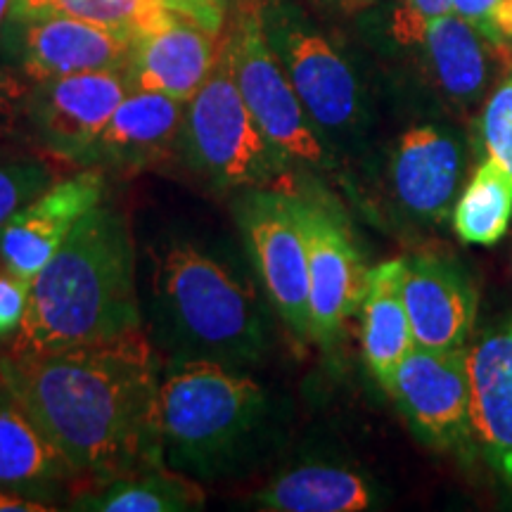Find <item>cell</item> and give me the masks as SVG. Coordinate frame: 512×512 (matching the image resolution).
<instances>
[{
    "instance_id": "1",
    "label": "cell",
    "mask_w": 512,
    "mask_h": 512,
    "mask_svg": "<svg viewBox=\"0 0 512 512\" xmlns=\"http://www.w3.org/2000/svg\"><path fill=\"white\" fill-rule=\"evenodd\" d=\"M0 382L60 448L81 486L166 465L159 427L162 377L143 328L41 354L5 351Z\"/></svg>"
},
{
    "instance_id": "2",
    "label": "cell",
    "mask_w": 512,
    "mask_h": 512,
    "mask_svg": "<svg viewBox=\"0 0 512 512\" xmlns=\"http://www.w3.org/2000/svg\"><path fill=\"white\" fill-rule=\"evenodd\" d=\"M140 328L131 223L124 211L102 202L34 278L8 354L81 347Z\"/></svg>"
},
{
    "instance_id": "3",
    "label": "cell",
    "mask_w": 512,
    "mask_h": 512,
    "mask_svg": "<svg viewBox=\"0 0 512 512\" xmlns=\"http://www.w3.org/2000/svg\"><path fill=\"white\" fill-rule=\"evenodd\" d=\"M259 382L207 358L176 361L159 384L164 463L195 479H219L259 458L271 425Z\"/></svg>"
},
{
    "instance_id": "4",
    "label": "cell",
    "mask_w": 512,
    "mask_h": 512,
    "mask_svg": "<svg viewBox=\"0 0 512 512\" xmlns=\"http://www.w3.org/2000/svg\"><path fill=\"white\" fill-rule=\"evenodd\" d=\"M155 302L176 361L207 358L238 368L264 351V316L252 287L190 242L157 259Z\"/></svg>"
},
{
    "instance_id": "5",
    "label": "cell",
    "mask_w": 512,
    "mask_h": 512,
    "mask_svg": "<svg viewBox=\"0 0 512 512\" xmlns=\"http://www.w3.org/2000/svg\"><path fill=\"white\" fill-rule=\"evenodd\" d=\"M181 152L219 190L275 188L292 159L256 124L221 36L214 69L185 105Z\"/></svg>"
},
{
    "instance_id": "6",
    "label": "cell",
    "mask_w": 512,
    "mask_h": 512,
    "mask_svg": "<svg viewBox=\"0 0 512 512\" xmlns=\"http://www.w3.org/2000/svg\"><path fill=\"white\" fill-rule=\"evenodd\" d=\"M223 43L233 64L235 81L256 124L292 162L328 166L330 155L316 133L309 112L294 91L283 62L266 34L264 12L254 0H242L233 10Z\"/></svg>"
},
{
    "instance_id": "7",
    "label": "cell",
    "mask_w": 512,
    "mask_h": 512,
    "mask_svg": "<svg viewBox=\"0 0 512 512\" xmlns=\"http://www.w3.org/2000/svg\"><path fill=\"white\" fill-rule=\"evenodd\" d=\"M238 223L275 311L299 339H311L309 252L297 195L280 188L245 190Z\"/></svg>"
},
{
    "instance_id": "8",
    "label": "cell",
    "mask_w": 512,
    "mask_h": 512,
    "mask_svg": "<svg viewBox=\"0 0 512 512\" xmlns=\"http://www.w3.org/2000/svg\"><path fill=\"white\" fill-rule=\"evenodd\" d=\"M387 394L422 444L456 453L463 460L475 458L479 448L472 430L465 347L448 351L413 347Z\"/></svg>"
},
{
    "instance_id": "9",
    "label": "cell",
    "mask_w": 512,
    "mask_h": 512,
    "mask_svg": "<svg viewBox=\"0 0 512 512\" xmlns=\"http://www.w3.org/2000/svg\"><path fill=\"white\" fill-rule=\"evenodd\" d=\"M297 200L309 252L311 339L323 349H335L351 316L361 309L368 268L347 221L332 204L302 195Z\"/></svg>"
},
{
    "instance_id": "10",
    "label": "cell",
    "mask_w": 512,
    "mask_h": 512,
    "mask_svg": "<svg viewBox=\"0 0 512 512\" xmlns=\"http://www.w3.org/2000/svg\"><path fill=\"white\" fill-rule=\"evenodd\" d=\"M128 93L124 69L36 83L29 98L31 133L50 157L83 166Z\"/></svg>"
},
{
    "instance_id": "11",
    "label": "cell",
    "mask_w": 512,
    "mask_h": 512,
    "mask_svg": "<svg viewBox=\"0 0 512 512\" xmlns=\"http://www.w3.org/2000/svg\"><path fill=\"white\" fill-rule=\"evenodd\" d=\"M105 190L100 166H83L79 174L50 185L0 226V264L34 283L83 216L105 202Z\"/></svg>"
},
{
    "instance_id": "12",
    "label": "cell",
    "mask_w": 512,
    "mask_h": 512,
    "mask_svg": "<svg viewBox=\"0 0 512 512\" xmlns=\"http://www.w3.org/2000/svg\"><path fill=\"white\" fill-rule=\"evenodd\" d=\"M266 22V34L290 76L304 110L318 128L349 131L361 114L354 69L318 31L294 22Z\"/></svg>"
},
{
    "instance_id": "13",
    "label": "cell",
    "mask_w": 512,
    "mask_h": 512,
    "mask_svg": "<svg viewBox=\"0 0 512 512\" xmlns=\"http://www.w3.org/2000/svg\"><path fill=\"white\" fill-rule=\"evenodd\" d=\"M401 290L415 347H465L477 316V290L456 259L434 252L406 256Z\"/></svg>"
},
{
    "instance_id": "14",
    "label": "cell",
    "mask_w": 512,
    "mask_h": 512,
    "mask_svg": "<svg viewBox=\"0 0 512 512\" xmlns=\"http://www.w3.org/2000/svg\"><path fill=\"white\" fill-rule=\"evenodd\" d=\"M17 27L19 67L34 83L126 69L133 38L76 17L10 19Z\"/></svg>"
},
{
    "instance_id": "15",
    "label": "cell",
    "mask_w": 512,
    "mask_h": 512,
    "mask_svg": "<svg viewBox=\"0 0 512 512\" xmlns=\"http://www.w3.org/2000/svg\"><path fill=\"white\" fill-rule=\"evenodd\" d=\"M221 36L178 17L133 38L131 57L124 69L128 88L188 102L219 60Z\"/></svg>"
},
{
    "instance_id": "16",
    "label": "cell",
    "mask_w": 512,
    "mask_h": 512,
    "mask_svg": "<svg viewBox=\"0 0 512 512\" xmlns=\"http://www.w3.org/2000/svg\"><path fill=\"white\" fill-rule=\"evenodd\" d=\"M185 105L164 93L131 91L95 140L83 166L121 174L145 171L181 150Z\"/></svg>"
},
{
    "instance_id": "17",
    "label": "cell",
    "mask_w": 512,
    "mask_h": 512,
    "mask_svg": "<svg viewBox=\"0 0 512 512\" xmlns=\"http://www.w3.org/2000/svg\"><path fill=\"white\" fill-rule=\"evenodd\" d=\"M389 178L408 216L441 223L451 214L463 178V147L437 126L408 128L394 147Z\"/></svg>"
},
{
    "instance_id": "18",
    "label": "cell",
    "mask_w": 512,
    "mask_h": 512,
    "mask_svg": "<svg viewBox=\"0 0 512 512\" xmlns=\"http://www.w3.org/2000/svg\"><path fill=\"white\" fill-rule=\"evenodd\" d=\"M467 380L477 448L512 489V330L486 335L467 349Z\"/></svg>"
},
{
    "instance_id": "19",
    "label": "cell",
    "mask_w": 512,
    "mask_h": 512,
    "mask_svg": "<svg viewBox=\"0 0 512 512\" xmlns=\"http://www.w3.org/2000/svg\"><path fill=\"white\" fill-rule=\"evenodd\" d=\"M228 0H12L10 19L76 17L138 38L171 19H190L223 34Z\"/></svg>"
},
{
    "instance_id": "20",
    "label": "cell",
    "mask_w": 512,
    "mask_h": 512,
    "mask_svg": "<svg viewBox=\"0 0 512 512\" xmlns=\"http://www.w3.org/2000/svg\"><path fill=\"white\" fill-rule=\"evenodd\" d=\"M81 486L76 470L62 456L22 401L0 382V489L55 494Z\"/></svg>"
},
{
    "instance_id": "21",
    "label": "cell",
    "mask_w": 512,
    "mask_h": 512,
    "mask_svg": "<svg viewBox=\"0 0 512 512\" xmlns=\"http://www.w3.org/2000/svg\"><path fill=\"white\" fill-rule=\"evenodd\" d=\"M403 259H389L368 271L363 294L361 342L370 375L384 392L392 389L403 358L415 347V337L403 302Z\"/></svg>"
},
{
    "instance_id": "22",
    "label": "cell",
    "mask_w": 512,
    "mask_h": 512,
    "mask_svg": "<svg viewBox=\"0 0 512 512\" xmlns=\"http://www.w3.org/2000/svg\"><path fill=\"white\" fill-rule=\"evenodd\" d=\"M268 512H363L377 505L375 486L342 465H299L273 477L249 498Z\"/></svg>"
},
{
    "instance_id": "23",
    "label": "cell",
    "mask_w": 512,
    "mask_h": 512,
    "mask_svg": "<svg viewBox=\"0 0 512 512\" xmlns=\"http://www.w3.org/2000/svg\"><path fill=\"white\" fill-rule=\"evenodd\" d=\"M200 479L169 465L88 484L69 496L67 508L91 512H192L204 508Z\"/></svg>"
},
{
    "instance_id": "24",
    "label": "cell",
    "mask_w": 512,
    "mask_h": 512,
    "mask_svg": "<svg viewBox=\"0 0 512 512\" xmlns=\"http://www.w3.org/2000/svg\"><path fill=\"white\" fill-rule=\"evenodd\" d=\"M484 38L456 12L434 19L422 36L434 79L448 98L458 105L477 102L486 88Z\"/></svg>"
},
{
    "instance_id": "25",
    "label": "cell",
    "mask_w": 512,
    "mask_h": 512,
    "mask_svg": "<svg viewBox=\"0 0 512 512\" xmlns=\"http://www.w3.org/2000/svg\"><path fill=\"white\" fill-rule=\"evenodd\" d=\"M512 221V178L486 157L465 185L453 209V228L465 245L491 247L508 233Z\"/></svg>"
},
{
    "instance_id": "26",
    "label": "cell",
    "mask_w": 512,
    "mask_h": 512,
    "mask_svg": "<svg viewBox=\"0 0 512 512\" xmlns=\"http://www.w3.org/2000/svg\"><path fill=\"white\" fill-rule=\"evenodd\" d=\"M53 185V169L41 159L0 162V226Z\"/></svg>"
},
{
    "instance_id": "27",
    "label": "cell",
    "mask_w": 512,
    "mask_h": 512,
    "mask_svg": "<svg viewBox=\"0 0 512 512\" xmlns=\"http://www.w3.org/2000/svg\"><path fill=\"white\" fill-rule=\"evenodd\" d=\"M479 138L486 157L501 164L512 178V76L486 100L479 117Z\"/></svg>"
},
{
    "instance_id": "28",
    "label": "cell",
    "mask_w": 512,
    "mask_h": 512,
    "mask_svg": "<svg viewBox=\"0 0 512 512\" xmlns=\"http://www.w3.org/2000/svg\"><path fill=\"white\" fill-rule=\"evenodd\" d=\"M453 12V0H401L394 12L392 34L401 46H420L422 36L434 19Z\"/></svg>"
},
{
    "instance_id": "29",
    "label": "cell",
    "mask_w": 512,
    "mask_h": 512,
    "mask_svg": "<svg viewBox=\"0 0 512 512\" xmlns=\"http://www.w3.org/2000/svg\"><path fill=\"white\" fill-rule=\"evenodd\" d=\"M29 290L31 283L12 275L8 268L0 264V342L12 339L22 328L29 304Z\"/></svg>"
},
{
    "instance_id": "30",
    "label": "cell",
    "mask_w": 512,
    "mask_h": 512,
    "mask_svg": "<svg viewBox=\"0 0 512 512\" xmlns=\"http://www.w3.org/2000/svg\"><path fill=\"white\" fill-rule=\"evenodd\" d=\"M498 3L501 0H453V12L463 17L467 24H472L486 41L489 38L491 17H494Z\"/></svg>"
},
{
    "instance_id": "31",
    "label": "cell",
    "mask_w": 512,
    "mask_h": 512,
    "mask_svg": "<svg viewBox=\"0 0 512 512\" xmlns=\"http://www.w3.org/2000/svg\"><path fill=\"white\" fill-rule=\"evenodd\" d=\"M53 505H46L36 498L15 494V491L0 489V512H50Z\"/></svg>"
},
{
    "instance_id": "32",
    "label": "cell",
    "mask_w": 512,
    "mask_h": 512,
    "mask_svg": "<svg viewBox=\"0 0 512 512\" xmlns=\"http://www.w3.org/2000/svg\"><path fill=\"white\" fill-rule=\"evenodd\" d=\"M10 8L12 0H0V27L5 24V19H10Z\"/></svg>"
},
{
    "instance_id": "33",
    "label": "cell",
    "mask_w": 512,
    "mask_h": 512,
    "mask_svg": "<svg viewBox=\"0 0 512 512\" xmlns=\"http://www.w3.org/2000/svg\"><path fill=\"white\" fill-rule=\"evenodd\" d=\"M344 5H351V8H361V5H368L373 3V0H342Z\"/></svg>"
},
{
    "instance_id": "34",
    "label": "cell",
    "mask_w": 512,
    "mask_h": 512,
    "mask_svg": "<svg viewBox=\"0 0 512 512\" xmlns=\"http://www.w3.org/2000/svg\"><path fill=\"white\" fill-rule=\"evenodd\" d=\"M240 3H242V0H240Z\"/></svg>"
},
{
    "instance_id": "35",
    "label": "cell",
    "mask_w": 512,
    "mask_h": 512,
    "mask_svg": "<svg viewBox=\"0 0 512 512\" xmlns=\"http://www.w3.org/2000/svg\"><path fill=\"white\" fill-rule=\"evenodd\" d=\"M510 330H512V328H510Z\"/></svg>"
}]
</instances>
